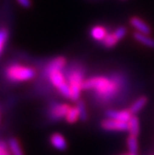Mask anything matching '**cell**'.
Returning a JSON list of instances; mask_svg holds the SVG:
<instances>
[{
    "label": "cell",
    "instance_id": "6da1fadb",
    "mask_svg": "<svg viewBox=\"0 0 154 155\" xmlns=\"http://www.w3.org/2000/svg\"><path fill=\"white\" fill-rule=\"evenodd\" d=\"M121 81L118 78H109L107 76H95L88 78L83 82V90L94 91L98 98L109 100L120 90Z\"/></svg>",
    "mask_w": 154,
    "mask_h": 155
},
{
    "label": "cell",
    "instance_id": "7a4b0ae2",
    "mask_svg": "<svg viewBox=\"0 0 154 155\" xmlns=\"http://www.w3.org/2000/svg\"><path fill=\"white\" fill-rule=\"evenodd\" d=\"M66 60L64 57H56L50 61L47 69V75L54 87L59 90L60 93L66 98L71 99V92L68 81L65 78L62 69L65 66Z\"/></svg>",
    "mask_w": 154,
    "mask_h": 155
},
{
    "label": "cell",
    "instance_id": "3957f363",
    "mask_svg": "<svg viewBox=\"0 0 154 155\" xmlns=\"http://www.w3.org/2000/svg\"><path fill=\"white\" fill-rule=\"evenodd\" d=\"M36 74L35 69L20 64H12L6 68L5 75L12 82H24L31 80Z\"/></svg>",
    "mask_w": 154,
    "mask_h": 155
},
{
    "label": "cell",
    "instance_id": "277c9868",
    "mask_svg": "<svg viewBox=\"0 0 154 155\" xmlns=\"http://www.w3.org/2000/svg\"><path fill=\"white\" fill-rule=\"evenodd\" d=\"M68 84H69L71 92V100L78 101L80 96V92L83 89V72L80 69H75L70 72L68 76Z\"/></svg>",
    "mask_w": 154,
    "mask_h": 155
},
{
    "label": "cell",
    "instance_id": "5b68a950",
    "mask_svg": "<svg viewBox=\"0 0 154 155\" xmlns=\"http://www.w3.org/2000/svg\"><path fill=\"white\" fill-rule=\"evenodd\" d=\"M70 106L64 103H52L49 109V118L51 120H60L66 117L67 112L69 111Z\"/></svg>",
    "mask_w": 154,
    "mask_h": 155
},
{
    "label": "cell",
    "instance_id": "8992f818",
    "mask_svg": "<svg viewBox=\"0 0 154 155\" xmlns=\"http://www.w3.org/2000/svg\"><path fill=\"white\" fill-rule=\"evenodd\" d=\"M101 127L109 131H126L128 130V122H122L107 118L101 122Z\"/></svg>",
    "mask_w": 154,
    "mask_h": 155
},
{
    "label": "cell",
    "instance_id": "52a82bcc",
    "mask_svg": "<svg viewBox=\"0 0 154 155\" xmlns=\"http://www.w3.org/2000/svg\"><path fill=\"white\" fill-rule=\"evenodd\" d=\"M107 118L110 119H115L122 122H128L130 118L133 116L131 112L128 110H108L106 112Z\"/></svg>",
    "mask_w": 154,
    "mask_h": 155
},
{
    "label": "cell",
    "instance_id": "ba28073f",
    "mask_svg": "<svg viewBox=\"0 0 154 155\" xmlns=\"http://www.w3.org/2000/svg\"><path fill=\"white\" fill-rule=\"evenodd\" d=\"M130 24L132 25L133 28L136 29L137 32H140V33L147 34V35L151 34V28H150V26L139 17H131Z\"/></svg>",
    "mask_w": 154,
    "mask_h": 155
},
{
    "label": "cell",
    "instance_id": "9c48e42d",
    "mask_svg": "<svg viewBox=\"0 0 154 155\" xmlns=\"http://www.w3.org/2000/svg\"><path fill=\"white\" fill-rule=\"evenodd\" d=\"M50 143L57 150L64 151L67 149V141L60 133H53L50 136Z\"/></svg>",
    "mask_w": 154,
    "mask_h": 155
},
{
    "label": "cell",
    "instance_id": "30bf717a",
    "mask_svg": "<svg viewBox=\"0 0 154 155\" xmlns=\"http://www.w3.org/2000/svg\"><path fill=\"white\" fill-rule=\"evenodd\" d=\"M133 37L135 40L140 42L141 44L147 46L149 48H154V39L152 37H150L149 35L147 34H143L140 33V32H134L133 33Z\"/></svg>",
    "mask_w": 154,
    "mask_h": 155
},
{
    "label": "cell",
    "instance_id": "8fae6325",
    "mask_svg": "<svg viewBox=\"0 0 154 155\" xmlns=\"http://www.w3.org/2000/svg\"><path fill=\"white\" fill-rule=\"evenodd\" d=\"M90 34H91V36H92V38L94 39V40L103 41L104 38L106 37V35L108 33H107L106 28L102 27V26H94V27L91 29Z\"/></svg>",
    "mask_w": 154,
    "mask_h": 155
},
{
    "label": "cell",
    "instance_id": "7c38bea8",
    "mask_svg": "<svg viewBox=\"0 0 154 155\" xmlns=\"http://www.w3.org/2000/svg\"><path fill=\"white\" fill-rule=\"evenodd\" d=\"M8 147L9 150H10L11 155H24L23 151H22V148L20 146V143L19 141L14 137H11L10 139L8 140Z\"/></svg>",
    "mask_w": 154,
    "mask_h": 155
},
{
    "label": "cell",
    "instance_id": "4fadbf2b",
    "mask_svg": "<svg viewBox=\"0 0 154 155\" xmlns=\"http://www.w3.org/2000/svg\"><path fill=\"white\" fill-rule=\"evenodd\" d=\"M147 103V97L145 96H141L139 97L138 99H137L134 103L131 105L130 108H129V111L131 112V114L132 115H135L136 113H138V112L142 109V108L145 106Z\"/></svg>",
    "mask_w": 154,
    "mask_h": 155
},
{
    "label": "cell",
    "instance_id": "5bb4252c",
    "mask_svg": "<svg viewBox=\"0 0 154 155\" xmlns=\"http://www.w3.org/2000/svg\"><path fill=\"white\" fill-rule=\"evenodd\" d=\"M128 130L130 135L133 136H138L139 134V120L135 115H133L128 121Z\"/></svg>",
    "mask_w": 154,
    "mask_h": 155
},
{
    "label": "cell",
    "instance_id": "9a60e30c",
    "mask_svg": "<svg viewBox=\"0 0 154 155\" xmlns=\"http://www.w3.org/2000/svg\"><path fill=\"white\" fill-rule=\"evenodd\" d=\"M119 41H120L119 38L117 37L115 32H113V33H108L106 35V37L104 38L102 43H103L104 46H106V47L111 48V47H113V46H115Z\"/></svg>",
    "mask_w": 154,
    "mask_h": 155
},
{
    "label": "cell",
    "instance_id": "2e32d148",
    "mask_svg": "<svg viewBox=\"0 0 154 155\" xmlns=\"http://www.w3.org/2000/svg\"><path fill=\"white\" fill-rule=\"evenodd\" d=\"M65 118H66V121L68 123H75V122L79 119L80 115H79V110H78L77 106L70 107V109L67 112L66 117Z\"/></svg>",
    "mask_w": 154,
    "mask_h": 155
},
{
    "label": "cell",
    "instance_id": "e0dca14e",
    "mask_svg": "<svg viewBox=\"0 0 154 155\" xmlns=\"http://www.w3.org/2000/svg\"><path fill=\"white\" fill-rule=\"evenodd\" d=\"M127 146H128L129 152L137 154V150H138V142H137V137L133 136V135H129L127 138Z\"/></svg>",
    "mask_w": 154,
    "mask_h": 155
},
{
    "label": "cell",
    "instance_id": "ac0fdd59",
    "mask_svg": "<svg viewBox=\"0 0 154 155\" xmlns=\"http://www.w3.org/2000/svg\"><path fill=\"white\" fill-rule=\"evenodd\" d=\"M8 30L6 28H1L0 29V56H1L3 50L5 48V45L8 41Z\"/></svg>",
    "mask_w": 154,
    "mask_h": 155
},
{
    "label": "cell",
    "instance_id": "d6986e66",
    "mask_svg": "<svg viewBox=\"0 0 154 155\" xmlns=\"http://www.w3.org/2000/svg\"><path fill=\"white\" fill-rule=\"evenodd\" d=\"M77 108L79 110V115H80V119L82 121L87 120V111H86V106L83 101H77Z\"/></svg>",
    "mask_w": 154,
    "mask_h": 155
},
{
    "label": "cell",
    "instance_id": "ffe728a7",
    "mask_svg": "<svg viewBox=\"0 0 154 155\" xmlns=\"http://www.w3.org/2000/svg\"><path fill=\"white\" fill-rule=\"evenodd\" d=\"M17 2L24 8H29L31 6V0H17Z\"/></svg>",
    "mask_w": 154,
    "mask_h": 155
},
{
    "label": "cell",
    "instance_id": "44dd1931",
    "mask_svg": "<svg viewBox=\"0 0 154 155\" xmlns=\"http://www.w3.org/2000/svg\"><path fill=\"white\" fill-rule=\"evenodd\" d=\"M122 155H137V154H134V153H124V154H122Z\"/></svg>",
    "mask_w": 154,
    "mask_h": 155
}]
</instances>
